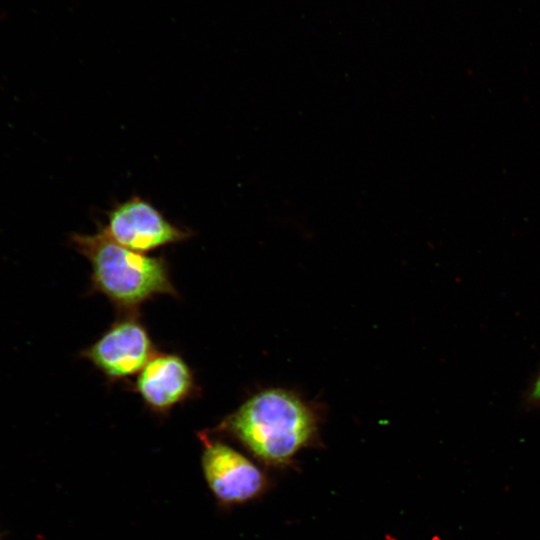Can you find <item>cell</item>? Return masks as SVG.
Returning a JSON list of instances; mask_svg holds the SVG:
<instances>
[{
    "mask_svg": "<svg viewBox=\"0 0 540 540\" xmlns=\"http://www.w3.org/2000/svg\"><path fill=\"white\" fill-rule=\"evenodd\" d=\"M217 430L231 434L265 461L282 462L312 438L316 416L298 395L270 388L247 399Z\"/></svg>",
    "mask_w": 540,
    "mask_h": 540,
    "instance_id": "6da1fadb",
    "label": "cell"
},
{
    "mask_svg": "<svg viewBox=\"0 0 540 540\" xmlns=\"http://www.w3.org/2000/svg\"><path fill=\"white\" fill-rule=\"evenodd\" d=\"M74 248L91 264V291L104 295L119 310L136 313L158 295L178 296L162 256L125 248L99 227L97 233L71 236Z\"/></svg>",
    "mask_w": 540,
    "mask_h": 540,
    "instance_id": "7a4b0ae2",
    "label": "cell"
},
{
    "mask_svg": "<svg viewBox=\"0 0 540 540\" xmlns=\"http://www.w3.org/2000/svg\"><path fill=\"white\" fill-rule=\"evenodd\" d=\"M138 312L121 316L80 356L90 361L109 381L139 373L157 354Z\"/></svg>",
    "mask_w": 540,
    "mask_h": 540,
    "instance_id": "3957f363",
    "label": "cell"
},
{
    "mask_svg": "<svg viewBox=\"0 0 540 540\" xmlns=\"http://www.w3.org/2000/svg\"><path fill=\"white\" fill-rule=\"evenodd\" d=\"M103 232L119 245L144 253L182 242L192 233L172 224L150 202L134 196L115 205Z\"/></svg>",
    "mask_w": 540,
    "mask_h": 540,
    "instance_id": "277c9868",
    "label": "cell"
},
{
    "mask_svg": "<svg viewBox=\"0 0 540 540\" xmlns=\"http://www.w3.org/2000/svg\"><path fill=\"white\" fill-rule=\"evenodd\" d=\"M205 448L202 466L205 478L218 499L236 503L255 497L264 485L261 471L244 455L218 441L201 436Z\"/></svg>",
    "mask_w": 540,
    "mask_h": 540,
    "instance_id": "5b68a950",
    "label": "cell"
},
{
    "mask_svg": "<svg viewBox=\"0 0 540 540\" xmlns=\"http://www.w3.org/2000/svg\"><path fill=\"white\" fill-rule=\"evenodd\" d=\"M132 388L149 410L162 415L198 390L191 368L174 353H157L138 373Z\"/></svg>",
    "mask_w": 540,
    "mask_h": 540,
    "instance_id": "8992f818",
    "label": "cell"
},
{
    "mask_svg": "<svg viewBox=\"0 0 540 540\" xmlns=\"http://www.w3.org/2000/svg\"><path fill=\"white\" fill-rule=\"evenodd\" d=\"M532 400L534 401H540V373L538 375V377L536 378L533 386H532V390H531V394H530Z\"/></svg>",
    "mask_w": 540,
    "mask_h": 540,
    "instance_id": "52a82bcc",
    "label": "cell"
}]
</instances>
